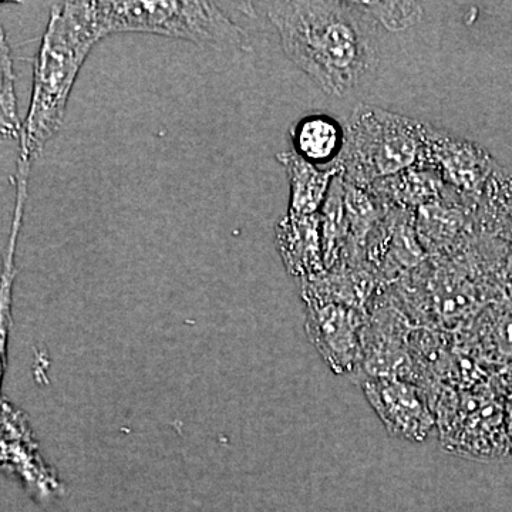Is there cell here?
<instances>
[{
    "mask_svg": "<svg viewBox=\"0 0 512 512\" xmlns=\"http://www.w3.org/2000/svg\"><path fill=\"white\" fill-rule=\"evenodd\" d=\"M495 342L505 355H512V309L500 313L495 322Z\"/></svg>",
    "mask_w": 512,
    "mask_h": 512,
    "instance_id": "obj_15",
    "label": "cell"
},
{
    "mask_svg": "<svg viewBox=\"0 0 512 512\" xmlns=\"http://www.w3.org/2000/svg\"><path fill=\"white\" fill-rule=\"evenodd\" d=\"M16 74L5 29L0 28V133L2 140L19 138L23 124L18 113Z\"/></svg>",
    "mask_w": 512,
    "mask_h": 512,
    "instance_id": "obj_12",
    "label": "cell"
},
{
    "mask_svg": "<svg viewBox=\"0 0 512 512\" xmlns=\"http://www.w3.org/2000/svg\"><path fill=\"white\" fill-rule=\"evenodd\" d=\"M363 5L387 32H403L423 18V8L416 2H363Z\"/></svg>",
    "mask_w": 512,
    "mask_h": 512,
    "instance_id": "obj_14",
    "label": "cell"
},
{
    "mask_svg": "<svg viewBox=\"0 0 512 512\" xmlns=\"http://www.w3.org/2000/svg\"><path fill=\"white\" fill-rule=\"evenodd\" d=\"M483 197L487 220L512 238V168L495 165Z\"/></svg>",
    "mask_w": 512,
    "mask_h": 512,
    "instance_id": "obj_13",
    "label": "cell"
},
{
    "mask_svg": "<svg viewBox=\"0 0 512 512\" xmlns=\"http://www.w3.org/2000/svg\"><path fill=\"white\" fill-rule=\"evenodd\" d=\"M284 165L289 180L288 214L296 217H311L319 214L328 198L330 185L340 173V168H322L306 163L293 151H284L276 156Z\"/></svg>",
    "mask_w": 512,
    "mask_h": 512,
    "instance_id": "obj_8",
    "label": "cell"
},
{
    "mask_svg": "<svg viewBox=\"0 0 512 512\" xmlns=\"http://www.w3.org/2000/svg\"><path fill=\"white\" fill-rule=\"evenodd\" d=\"M285 55L326 94L345 97L379 64L377 22L363 2H252Z\"/></svg>",
    "mask_w": 512,
    "mask_h": 512,
    "instance_id": "obj_1",
    "label": "cell"
},
{
    "mask_svg": "<svg viewBox=\"0 0 512 512\" xmlns=\"http://www.w3.org/2000/svg\"><path fill=\"white\" fill-rule=\"evenodd\" d=\"M104 35L151 33L197 46L248 50L247 32L218 3L205 0L96 2Z\"/></svg>",
    "mask_w": 512,
    "mask_h": 512,
    "instance_id": "obj_3",
    "label": "cell"
},
{
    "mask_svg": "<svg viewBox=\"0 0 512 512\" xmlns=\"http://www.w3.org/2000/svg\"><path fill=\"white\" fill-rule=\"evenodd\" d=\"M367 396L397 433L409 439H423L430 430V414L409 386L392 382L370 384Z\"/></svg>",
    "mask_w": 512,
    "mask_h": 512,
    "instance_id": "obj_9",
    "label": "cell"
},
{
    "mask_svg": "<svg viewBox=\"0 0 512 512\" xmlns=\"http://www.w3.org/2000/svg\"><path fill=\"white\" fill-rule=\"evenodd\" d=\"M96 2H57L33 66L32 99L19 137V157L30 163L59 133L77 76L103 40Z\"/></svg>",
    "mask_w": 512,
    "mask_h": 512,
    "instance_id": "obj_2",
    "label": "cell"
},
{
    "mask_svg": "<svg viewBox=\"0 0 512 512\" xmlns=\"http://www.w3.org/2000/svg\"><path fill=\"white\" fill-rule=\"evenodd\" d=\"M276 244L292 274H316L325 266L319 214H286L276 224Z\"/></svg>",
    "mask_w": 512,
    "mask_h": 512,
    "instance_id": "obj_7",
    "label": "cell"
},
{
    "mask_svg": "<svg viewBox=\"0 0 512 512\" xmlns=\"http://www.w3.org/2000/svg\"><path fill=\"white\" fill-rule=\"evenodd\" d=\"M434 171L467 197L481 198L493 174L494 158L473 141L424 124V156Z\"/></svg>",
    "mask_w": 512,
    "mask_h": 512,
    "instance_id": "obj_5",
    "label": "cell"
},
{
    "mask_svg": "<svg viewBox=\"0 0 512 512\" xmlns=\"http://www.w3.org/2000/svg\"><path fill=\"white\" fill-rule=\"evenodd\" d=\"M292 151L306 163L329 170L339 167L346 146V127L328 114H311L289 128Z\"/></svg>",
    "mask_w": 512,
    "mask_h": 512,
    "instance_id": "obj_6",
    "label": "cell"
},
{
    "mask_svg": "<svg viewBox=\"0 0 512 512\" xmlns=\"http://www.w3.org/2000/svg\"><path fill=\"white\" fill-rule=\"evenodd\" d=\"M311 322L336 365L352 366L359 352L355 313L340 305H313Z\"/></svg>",
    "mask_w": 512,
    "mask_h": 512,
    "instance_id": "obj_10",
    "label": "cell"
},
{
    "mask_svg": "<svg viewBox=\"0 0 512 512\" xmlns=\"http://www.w3.org/2000/svg\"><path fill=\"white\" fill-rule=\"evenodd\" d=\"M424 124L367 104H359L346 126L339 168L346 183L365 188L421 164Z\"/></svg>",
    "mask_w": 512,
    "mask_h": 512,
    "instance_id": "obj_4",
    "label": "cell"
},
{
    "mask_svg": "<svg viewBox=\"0 0 512 512\" xmlns=\"http://www.w3.org/2000/svg\"><path fill=\"white\" fill-rule=\"evenodd\" d=\"M320 229H322L323 259L325 266L335 264L343 239L349 229L348 214L345 205V180L342 171L336 175L325 204L319 211Z\"/></svg>",
    "mask_w": 512,
    "mask_h": 512,
    "instance_id": "obj_11",
    "label": "cell"
}]
</instances>
